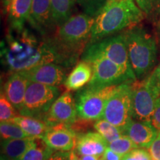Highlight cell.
Returning a JSON list of instances; mask_svg holds the SVG:
<instances>
[{
	"mask_svg": "<svg viewBox=\"0 0 160 160\" xmlns=\"http://www.w3.org/2000/svg\"><path fill=\"white\" fill-rule=\"evenodd\" d=\"M94 18L85 13L72 16L57 28L56 34L48 39L54 51L57 64L71 67L77 62L88 45Z\"/></svg>",
	"mask_w": 160,
	"mask_h": 160,
	"instance_id": "cell-1",
	"label": "cell"
},
{
	"mask_svg": "<svg viewBox=\"0 0 160 160\" xmlns=\"http://www.w3.org/2000/svg\"><path fill=\"white\" fill-rule=\"evenodd\" d=\"M145 17V13L134 0H115L107 2L94 17L88 44L95 43L114 36L124 29L137 26Z\"/></svg>",
	"mask_w": 160,
	"mask_h": 160,
	"instance_id": "cell-2",
	"label": "cell"
},
{
	"mask_svg": "<svg viewBox=\"0 0 160 160\" xmlns=\"http://www.w3.org/2000/svg\"><path fill=\"white\" fill-rule=\"evenodd\" d=\"M5 60L9 69L13 72L28 71L45 63H57V56L48 40L42 44L26 32L21 39L10 42L5 52Z\"/></svg>",
	"mask_w": 160,
	"mask_h": 160,
	"instance_id": "cell-3",
	"label": "cell"
},
{
	"mask_svg": "<svg viewBox=\"0 0 160 160\" xmlns=\"http://www.w3.org/2000/svg\"><path fill=\"white\" fill-rule=\"evenodd\" d=\"M131 65L137 81L149 77L155 67L157 46L153 36L147 30L134 26L124 32Z\"/></svg>",
	"mask_w": 160,
	"mask_h": 160,
	"instance_id": "cell-4",
	"label": "cell"
},
{
	"mask_svg": "<svg viewBox=\"0 0 160 160\" xmlns=\"http://www.w3.org/2000/svg\"><path fill=\"white\" fill-rule=\"evenodd\" d=\"M97 56H102L111 60L121 67L133 82L137 81L130 62L124 33L88 44L82 54V60L86 61Z\"/></svg>",
	"mask_w": 160,
	"mask_h": 160,
	"instance_id": "cell-5",
	"label": "cell"
},
{
	"mask_svg": "<svg viewBox=\"0 0 160 160\" xmlns=\"http://www.w3.org/2000/svg\"><path fill=\"white\" fill-rule=\"evenodd\" d=\"M59 95V90L57 86L29 82L22 108L19 113L22 116L45 121L46 116Z\"/></svg>",
	"mask_w": 160,
	"mask_h": 160,
	"instance_id": "cell-6",
	"label": "cell"
},
{
	"mask_svg": "<svg viewBox=\"0 0 160 160\" xmlns=\"http://www.w3.org/2000/svg\"><path fill=\"white\" fill-rule=\"evenodd\" d=\"M103 119L124 131L133 120L132 85L124 83L117 85L106 102Z\"/></svg>",
	"mask_w": 160,
	"mask_h": 160,
	"instance_id": "cell-7",
	"label": "cell"
},
{
	"mask_svg": "<svg viewBox=\"0 0 160 160\" xmlns=\"http://www.w3.org/2000/svg\"><path fill=\"white\" fill-rule=\"evenodd\" d=\"M116 87L92 88L86 86L79 90L75 98L78 117L90 122L103 119L106 102Z\"/></svg>",
	"mask_w": 160,
	"mask_h": 160,
	"instance_id": "cell-8",
	"label": "cell"
},
{
	"mask_svg": "<svg viewBox=\"0 0 160 160\" xmlns=\"http://www.w3.org/2000/svg\"><path fill=\"white\" fill-rule=\"evenodd\" d=\"M85 62L91 63L93 69V77L88 84V87L104 88L124 83L135 82L117 64L102 56L91 57Z\"/></svg>",
	"mask_w": 160,
	"mask_h": 160,
	"instance_id": "cell-9",
	"label": "cell"
},
{
	"mask_svg": "<svg viewBox=\"0 0 160 160\" xmlns=\"http://www.w3.org/2000/svg\"><path fill=\"white\" fill-rule=\"evenodd\" d=\"M132 85L133 119L137 121L151 122L160 92L149 82L147 78L137 81Z\"/></svg>",
	"mask_w": 160,
	"mask_h": 160,
	"instance_id": "cell-10",
	"label": "cell"
},
{
	"mask_svg": "<svg viewBox=\"0 0 160 160\" xmlns=\"http://www.w3.org/2000/svg\"><path fill=\"white\" fill-rule=\"evenodd\" d=\"M77 111L76 101L69 91L57 98L46 116L45 121L51 125L63 124L71 126L77 121Z\"/></svg>",
	"mask_w": 160,
	"mask_h": 160,
	"instance_id": "cell-11",
	"label": "cell"
},
{
	"mask_svg": "<svg viewBox=\"0 0 160 160\" xmlns=\"http://www.w3.org/2000/svg\"><path fill=\"white\" fill-rule=\"evenodd\" d=\"M77 137L71 126L57 124L51 126L42 139L46 145L59 152H69L76 146Z\"/></svg>",
	"mask_w": 160,
	"mask_h": 160,
	"instance_id": "cell-12",
	"label": "cell"
},
{
	"mask_svg": "<svg viewBox=\"0 0 160 160\" xmlns=\"http://www.w3.org/2000/svg\"><path fill=\"white\" fill-rule=\"evenodd\" d=\"M30 82L50 86H59L65 82L66 71L63 66L54 62L38 65L25 71Z\"/></svg>",
	"mask_w": 160,
	"mask_h": 160,
	"instance_id": "cell-13",
	"label": "cell"
},
{
	"mask_svg": "<svg viewBox=\"0 0 160 160\" xmlns=\"http://www.w3.org/2000/svg\"><path fill=\"white\" fill-rule=\"evenodd\" d=\"M29 20L42 35L52 33L57 28L52 15L50 0H33Z\"/></svg>",
	"mask_w": 160,
	"mask_h": 160,
	"instance_id": "cell-14",
	"label": "cell"
},
{
	"mask_svg": "<svg viewBox=\"0 0 160 160\" xmlns=\"http://www.w3.org/2000/svg\"><path fill=\"white\" fill-rule=\"evenodd\" d=\"M29 82L25 71L13 72L4 86V93L19 112L22 108Z\"/></svg>",
	"mask_w": 160,
	"mask_h": 160,
	"instance_id": "cell-15",
	"label": "cell"
},
{
	"mask_svg": "<svg viewBox=\"0 0 160 160\" xmlns=\"http://www.w3.org/2000/svg\"><path fill=\"white\" fill-rule=\"evenodd\" d=\"M159 131L149 122L132 120L124 131V135L142 148H149L157 138Z\"/></svg>",
	"mask_w": 160,
	"mask_h": 160,
	"instance_id": "cell-16",
	"label": "cell"
},
{
	"mask_svg": "<svg viewBox=\"0 0 160 160\" xmlns=\"http://www.w3.org/2000/svg\"><path fill=\"white\" fill-rule=\"evenodd\" d=\"M108 143L99 133L89 132L78 136L76 149L80 156H96L102 157Z\"/></svg>",
	"mask_w": 160,
	"mask_h": 160,
	"instance_id": "cell-17",
	"label": "cell"
},
{
	"mask_svg": "<svg viewBox=\"0 0 160 160\" xmlns=\"http://www.w3.org/2000/svg\"><path fill=\"white\" fill-rule=\"evenodd\" d=\"M93 73L91 64L81 60L68 76L64 85L68 91H79L91 82Z\"/></svg>",
	"mask_w": 160,
	"mask_h": 160,
	"instance_id": "cell-18",
	"label": "cell"
},
{
	"mask_svg": "<svg viewBox=\"0 0 160 160\" xmlns=\"http://www.w3.org/2000/svg\"><path fill=\"white\" fill-rule=\"evenodd\" d=\"M33 0H12L7 6L10 23L13 29L21 31L30 19Z\"/></svg>",
	"mask_w": 160,
	"mask_h": 160,
	"instance_id": "cell-19",
	"label": "cell"
},
{
	"mask_svg": "<svg viewBox=\"0 0 160 160\" xmlns=\"http://www.w3.org/2000/svg\"><path fill=\"white\" fill-rule=\"evenodd\" d=\"M37 138L6 139L2 142V153L10 160H19L34 145Z\"/></svg>",
	"mask_w": 160,
	"mask_h": 160,
	"instance_id": "cell-20",
	"label": "cell"
},
{
	"mask_svg": "<svg viewBox=\"0 0 160 160\" xmlns=\"http://www.w3.org/2000/svg\"><path fill=\"white\" fill-rule=\"evenodd\" d=\"M10 121L19 125L29 137L42 138L52 125L48 122L26 117V116H15Z\"/></svg>",
	"mask_w": 160,
	"mask_h": 160,
	"instance_id": "cell-21",
	"label": "cell"
},
{
	"mask_svg": "<svg viewBox=\"0 0 160 160\" xmlns=\"http://www.w3.org/2000/svg\"><path fill=\"white\" fill-rule=\"evenodd\" d=\"M76 2V0H50L52 15L57 28L73 16Z\"/></svg>",
	"mask_w": 160,
	"mask_h": 160,
	"instance_id": "cell-22",
	"label": "cell"
},
{
	"mask_svg": "<svg viewBox=\"0 0 160 160\" xmlns=\"http://www.w3.org/2000/svg\"><path fill=\"white\" fill-rule=\"evenodd\" d=\"M53 156V150L49 148L42 138H37L36 142L19 160H50Z\"/></svg>",
	"mask_w": 160,
	"mask_h": 160,
	"instance_id": "cell-23",
	"label": "cell"
},
{
	"mask_svg": "<svg viewBox=\"0 0 160 160\" xmlns=\"http://www.w3.org/2000/svg\"><path fill=\"white\" fill-rule=\"evenodd\" d=\"M93 128L108 144L124 135L122 131H121L119 128L113 125V124L109 122L105 119H101L96 121L93 125Z\"/></svg>",
	"mask_w": 160,
	"mask_h": 160,
	"instance_id": "cell-24",
	"label": "cell"
},
{
	"mask_svg": "<svg viewBox=\"0 0 160 160\" xmlns=\"http://www.w3.org/2000/svg\"><path fill=\"white\" fill-rule=\"evenodd\" d=\"M0 133L3 140L24 139L29 137L19 125L11 121L1 122L0 124Z\"/></svg>",
	"mask_w": 160,
	"mask_h": 160,
	"instance_id": "cell-25",
	"label": "cell"
},
{
	"mask_svg": "<svg viewBox=\"0 0 160 160\" xmlns=\"http://www.w3.org/2000/svg\"><path fill=\"white\" fill-rule=\"evenodd\" d=\"M108 147L113 151L117 152V153L123 157L124 155H125L126 153H128L133 149L137 148L138 146L129 137L123 135L119 139L109 143Z\"/></svg>",
	"mask_w": 160,
	"mask_h": 160,
	"instance_id": "cell-26",
	"label": "cell"
},
{
	"mask_svg": "<svg viewBox=\"0 0 160 160\" xmlns=\"http://www.w3.org/2000/svg\"><path fill=\"white\" fill-rule=\"evenodd\" d=\"M84 13L94 18L107 4V0H76Z\"/></svg>",
	"mask_w": 160,
	"mask_h": 160,
	"instance_id": "cell-27",
	"label": "cell"
},
{
	"mask_svg": "<svg viewBox=\"0 0 160 160\" xmlns=\"http://www.w3.org/2000/svg\"><path fill=\"white\" fill-rule=\"evenodd\" d=\"M16 108L8 99L5 94L1 92L0 96V120L1 122L10 121L16 116Z\"/></svg>",
	"mask_w": 160,
	"mask_h": 160,
	"instance_id": "cell-28",
	"label": "cell"
},
{
	"mask_svg": "<svg viewBox=\"0 0 160 160\" xmlns=\"http://www.w3.org/2000/svg\"><path fill=\"white\" fill-rule=\"evenodd\" d=\"M122 160H152V157L145 149L137 148L124 155Z\"/></svg>",
	"mask_w": 160,
	"mask_h": 160,
	"instance_id": "cell-29",
	"label": "cell"
},
{
	"mask_svg": "<svg viewBox=\"0 0 160 160\" xmlns=\"http://www.w3.org/2000/svg\"><path fill=\"white\" fill-rule=\"evenodd\" d=\"M138 7L145 15H151L160 5V0H134Z\"/></svg>",
	"mask_w": 160,
	"mask_h": 160,
	"instance_id": "cell-30",
	"label": "cell"
},
{
	"mask_svg": "<svg viewBox=\"0 0 160 160\" xmlns=\"http://www.w3.org/2000/svg\"><path fill=\"white\" fill-rule=\"evenodd\" d=\"M149 82L158 91L160 92V63L155 68L153 72L147 77Z\"/></svg>",
	"mask_w": 160,
	"mask_h": 160,
	"instance_id": "cell-31",
	"label": "cell"
},
{
	"mask_svg": "<svg viewBox=\"0 0 160 160\" xmlns=\"http://www.w3.org/2000/svg\"><path fill=\"white\" fill-rule=\"evenodd\" d=\"M148 150L152 159L160 160V131H159L157 138L150 146Z\"/></svg>",
	"mask_w": 160,
	"mask_h": 160,
	"instance_id": "cell-32",
	"label": "cell"
},
{
	"mask_svg": "<svg viewBox=\"0 0 160 160\" xmlns=\"http://www.w3.org/2000/svg\"><path fill=\"white\" fill-rule=\"evenodd\" d=\"M151 123L153 125V127L158 131H160V98L158 100L157 106L152 117Z\"/></svg>",
	"mask_w": 160,
	"mask_h": 160,
	"instance_id": "cell-33",
	"label": "cell"
},
{
	"mask_svg": "<svg viewBox=\"0 0 160 160\" xmlns=\"http://www.w3.org/2000/svg\"><path fill=\"white\" fill-rule=\"evenodd\" d=\"M102 157L105 160H122V156L117 153V152L113 151L109 147L106 149Z\"/></svg>",
	"mask_w": 160,
	"mask_h": 160,
	"instance_id": "cell-34",
	"label": "cell"
},
{
	"mask_svg": "<svg viewBox=\"0 0 160 160\" xmlns=\"http://www.w3.org/2000/svg\"><path fill=\"white\" fill-rule=\"evenodd\" d=\"M68 153H59L57 154H53V157L50 160H69L68 159Z\"/></svg>",
	"mask_w": 160,
	"mask_h": 160,
	"instance_id": "cell-35",
	"label": "cell"
},
{
	"mask_svg": "<svg viewBox=\"0 0 160 160\" xmlns=\"http://www.w3.org/2000/svg\"><path fill=\"white\" fill-rule=\"evenodd\" d=\"M68 159L69 160H81V159L78 157V155L73 151H69Z\"/></svg>",
	"mask_w": 160,
	"mask_h": 160,
	"instance_id": "cell-36",
	"label": "cell"
},
{
	"mask_svg": "<svg viewBox=\"0 0 160 160\" xmlns=\"http://www.w3.org/2000/svg\"><path fill=\"white\" fill-rule=\"evenodd\" d=\"M81 160H100L99 157L96 156H81Z\"/></svg>",
	"mask_w": 160,
	"mask_h": 160,
	"instance_id": "cell-37",
	"label": "cell"
},
{
	"mask_svg": "<svg viewBox=\"0 0 160 160\" xmlns=\"http://www.w3.org/2000/svg\"><path fill=\"white\" fill-rule=\"evenodd\" d=\"M11 1H12V0H5V5L6 7H7V6L9 5V3L11 2Z\"/></svg>",
	"mask_w": 160,
	"mask_h": 160,
	"instance_id": "cell-38",
	"label": "cell"
},
{
	"mask_svg": "<svg viewBox=\"0 0 160 160\" xmlns=\"http://www.w3.org/2000/svg\"><path fill=\"white\" fill-rule=\"evenodd\" d=\"M112 1H115V0H107V2H112Z\"/></svg>",
	"mask_w": 160,
	"mask_h": 160,
	"instance_id": "cell-39",
	"label": "cell"
},
{
	"mask_svg": "<svg viewBox=\"0 0 160 160\" xmlns=\"http://www.w3.org/2000/svg\"><path fill=\"white\" fill-rule=\"evenodd\" d=\"M1 160H7V159H6L5 158H4V157H1Z\"/></svg>",
	"mask_w": 160,
	"mask_h": 160,
	"instance_id": "cell-40",
	"label": "cell"
},
{
	"mask_svg": "<svg viewBox=\"0 0 160 160\" xmlns=\"http://www.w3.org/2000/svg\"><path fill=\"white\" fill-rule=\"evenodd\" d=\"M100 160H105V159H103V158H102H102H101V159H100Z\"/></svg>",
	"mask_w": 160,
	"mask_h": 160,
	"instance_id": "cell-41",
	"label": "cell"
},
{
	"mask_svg": "<svg viewBox=\"0 0 160 160\" xmlns=\"http://www.w3.org/2000/svg\"><path fill=\"white\" fill-rule=\"evenodd\" d=\"M159 28H160V21H159Z\"/></svg>",
	"mask_w": 160,
	"mask_h": 160,
	"instance_id": "cell-42",
	"label": "cell"
},
{
	"mask_svg": "<svg viewBox=\"0 0 160 160\" xmlns=\"http://www.w3.org/2000/svg\"><path fill=\"white\" fill-rule=\"evenodd\" d=\"M152 160H155V159H152Z\"/></svg>",
	"mask_w": 160,
	"mask_h": 160,
	"instance_id": "cell-43",
	"label": "cell"
},
{
	"mask_svg": "<svg viewBox=\"0 0 160 160\" xmlns=\"http://www.w3.org/2000/svg\"><path fill=\"white\" fill-rule=\"evenodd\" d=\"M159 37H160V34H159Z\"/></svg>",
	"mask_w": 160,
	"mask_h": 160,
	"instance_id": "cell-44",
	"label": "cell"
},
{
	"mask_svg": "<svg viewBox=\"0 0 160 160\" xmlns=\"http://www.w3.org/2000/svg\"><path fill=\"white\" fill-rule=\"evenodd\" d=\"M159 6H160V5H159Z\"/></svg>",
	"mask_w": 160,
	"mask_h": 160,
	"instance_id": "cell-45",
	"label": "cell"
}]
</instances>
